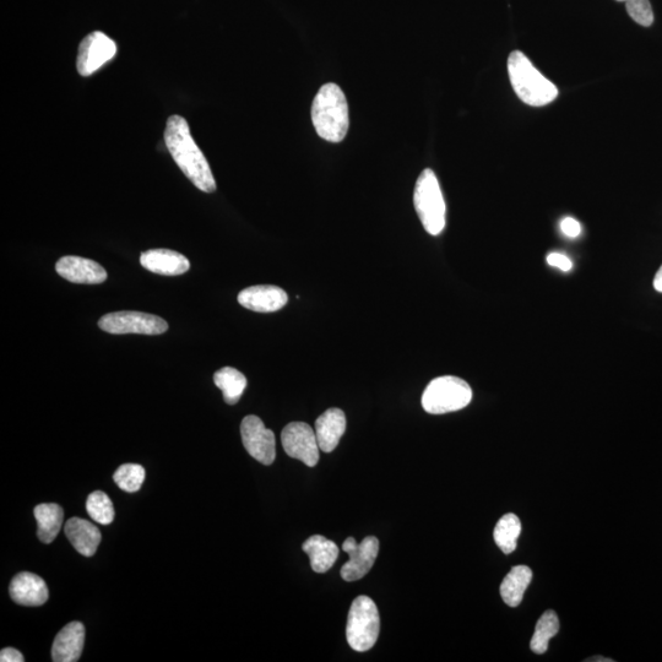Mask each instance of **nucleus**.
<instances>
[{
  "label": "nucleus",
  "instance_id": "obj_10",
  "mask_svg": "<svg viewBox=\"0 0 662 662\" xmlns=\"http://www.w3.org/2000/svg\"><path fill=\"white\" fill-rule=\"evenodd\" d=\"M241 436L244 448L255 460L264 465H271L276 458L275 434L265 427L259 417H244L241 423Z\"/></svg>",
  "mask_w": 662,
  "mask_h": 662
},
{
  "label": "nucleus",
  "instance_id": "obj_13",
  "mask_svg": "<svg viewBox=\"0 0 662 662\" xmlns=\"http://www.w3.org/2000/svg\"><path fill=\"white\" fill-rule=\"evenodd\" d=\"M56 270L74 284L97 285L107 280L106 270L94 260L68 255L58 260Z\"/></svg>",
  "mask_w": 662,
  "mask_h": 662
},
{
  "label": "nucleus",
  "instance_id": "obj_21",
  "mask_svg": "<svg viewBox=\"0 0 662 662\" xmlns=\"http://www.w3.org/2000/svg\"><path fill=\"white\" fill-rule=\"evenodd\" d=\"M533 580V571L526 566L514 567L507 574L501 585V595L509 607H518L522 604L526 589Z\"/></svg>",
  "mask_w": 662,
  "mask_h": 662
},
{
  "label": "nucleus",
  "instance_id": "obj_26",
  "mask_svg": "<svg viewBox=\"0 0 662 662\" xmlns=\"http://www.w3.org/2000/svg\"><path fill=\"white\" fill-rule=\"evenodd\" d=\"M145 480V469L139 464H124L113 475V481L124 492H138Z\"/></svg>",
  "mask_w": 662,
  "mask_h": 662
},
{
  "label": "nucleus",
  "instance_id": "obj_3",
  "mask_svg": "<svg viewBox=\"0 0 662 662\" xmlns=\"http://www.w3.org/2000/svg\"><path fill=\"white\" fill-rule=\"evenodd\" d=\"M508 74L515 94L526 105L544 107L558 97V89L534 67L523 52L509 54Z\"/></svg>",
  "mask_w": 662,
  "mask_h": 662
},
{
  "label": "nucleus",
  "instance_id": "obj_17",
  "mask_svg": "<svg viewBox=\"0 0 662 662\" xmlns=\"http://www.w3.org/2000/svg\"><path fill=\"white\" fill-rule=\"evenodd\" d=\"M70 544L80 555L92 557L101 544L102 536L96 525L80 518L69 519L64 526Z\"/></svg>",
  "mask_w": 662,
  "mask_h": 662
},
{
  "label": "nucleus",
  "instance_id": "obj_4",
  "mask_svg": "<svg viewBox=\"0 0 662 662\" xmlns=\"http://www.w3.org/2000/svg\"><path fill=\"white\" fill-rule=\"evenodd\" d=\"M414 205L425 230L432 236L441 235L446 227L447 206L438 178L430 168L417 179Z\"/></svg>",
  "mask_w": 662,
  "mask_h": 662
},
{
  "label": "nucleus",
  "instance_id": "obj_23",
  "mask_svg": "<svg viewBox=\"0 0 662 662\" xmlns=\"http://www.w3.org/2000/svg\"><path fill=\"white\" fill-rule=\"evenodd\" d=\"M520 534H522V523H520V519L517 515L509 513L499 519L493 536H495V541L499 550H502L506 555H510V553H513L515 548H517Z\"/></svg>",
  "mask_w": 662,
  "mask_h": 662
},
{
  "label": "nucleus",
  "instance_id": "obj_9",
  "mask_svg": "<svg viewBox=\"0 0 662 662\" xmlns=\"http://www.w3.org/2000/svg\"><path fill=\"white\" fill-rule=\"evenodd\" d=\"M117 46L115 41L96 31L85 37L79 46L77 69L81 77H90L111 59L115 58Z\"/></svg>",
  "mask_w": 662,
  "mask_h": 662
},
{
  "label": "nucleus",
  "instance_id": "obj_11",
  "mask_svg": "<svg viewBox=\"0 0 662 662\" xmlns=\"http://www.w3.org/2000/svg\"><path fill=\"white\" fill-rule=\"evenodd\" d=\"M343 550L349 553L350 560L341 568V577L346 582H356L370 573L379 553L377 537L368 536L361 544L354 537H349L343 544Z\"/></svg>",
  "mask_w": 662,
  "mask_h": 662
},
{
  "label": "nucleus",
  "instance_id": "obj_29",
  "mask_svg": "<svg viewBox=\"0 0 662 662\" xmlns=\"http://www.w3.org/2000/svg\"><path fill=\"white\" fill-rule=\"evenodd\" d=\"M561 230L564 235L571 238H577L580 235V232H582V227H580L579 222L573 219V217H566V219H563L561 222Z\"/></svg>",
  "mask_w": 662,
  "mask_h": 662
},
{
  "label": "nucleus",
  "instance_id": "obj_33",
  "mask_svg": "<svg viewBox=\"0 0 662 662\" xmlns=\"http://www.w3.org/2000/svg\"><path fill=\"white\" fill-rule=\"evenodd\" d=\"M617 2H624V3H627L628 0H617Z\"/></svg>",
  "mask_w": 662,
  "mask_h": 662
},
{
  "label": "nucleus",
  "instance_id": "obj_30",
  "mask_svg": "<svg viewBox=\"0 0 662 662\" xmlns=\"http://www.w3.org/2000/svg\"><path fill=\"white\" fill-rule=\"evenodd\" d=\"M0 661L2 662H24V655L14 648H5L0 651Z\"/></svg>",
  "mask_w": 662,
  "mask_h": 662
},
{
  "label": "nucleus",
  "instance_id": "obj_20",
  "mask_svg": "<svg viewBox=\"0 0 662 662\" xmlns=\"http://www.w3.org/2000/svg\"><path fill=\"white\" fill-rule=\"evenodd\" d=\"M37 520V536L43 544H52L62 530L64 510L56 503L39 504L34 509Z\"/></svg>",
  "mask_w": 662,
  "mask_h": 662
},
{
  "label": "nucleus",
  "instance_id": "obj_6",
  "mask_svg": "<svg viewBox=\"0 0 662 662\" xmlns=\"http://www.w3.org/2000/svg\"><path fill=\"white\" fill-rule=\"evenodd\" d=\"M472 390L463 379L439 377L427 385L422 395V408L428 414L443 415L459 411L471 403Z\"/></svg>",
  "mask_w": 662,
  "mask_h": 662
},
{
  "label": "nucleus",
  "instance_id": "obj_14",
  "mask_svg": "<svg viewBox=\"0 0 662 662\" xmlns=\"http://www.w3.org/2000/svg\"><path fill=\"white\" fill-rule=\"evenodd\" d=\"M9 593L15 604L27 607L45 605L50 596L45 580L29 572L15 575L10 583Z\"/></svg>",
  "mask_w": 662,
  "mask_h": 662
},
{
  "label": "nucleus",
  "instance_id": "obj_2",
  "mask_svg": "<svg viewBox=\"0 0 662 662\" xmlns=\"http://www.w3.org/2000/svg\"><path fill=\"white\" fill-rule=\"evenodd\" d=\"M313 126L320 138L341 143L350 127L349 105L344 91L334 83L320 88L312 107Z\"/></svg>",
  "mask_w": 662,
  "mask_h": 662
},
{
  "label": "nucleus",
  "instance_id": "obj_24",
  "mask_svg": "<svg viewBox=\"0 0 662 662\" xmlns=\"http://www.w3.org/2000/svg\"><path fill=\"white\" fill-rule=\"evenodd\" d=\"M560 632V620L555 611H546L536 623L535 633L530 648L535 654H545L550 640Z\"/></svg>",
  "mask_w": 662,
  "mask_h": 662
},
{
  "label": "nucleus",
  "instance_id": "obj_5",
  "mask_svg": "<svg viewBox=\"0 0 662 662\" xmlns=\"http://www.w3.org/2000/svg\"><path fill=\"white\" fill-rule=\"evenodd\" d=\"M381 632V618L377 605L368 596H358L352 602L347 618V643L355 651L365 653L377 643Z\"/></svg>",
  "mask_w": 662,
  "mask_h": 662
},
{
  "label": "nucleus",
  "instance_id": "obj_12",
  "mask_svg": "<svg viewBox=\"0 0 662 662\" xmlns=\"http://www.w3.org/2000/svg\"><path fill=\"white\" fill-rule=\"evenodd\" d=\"M289 302L287 293L278 286L258 285L244 289L238 295V303L249 311L271 313L280 311Z\"/></svg>",
  "mask_w": 662,
  "mask_h": 662
},
{
  "label": "nucleus",
  "instance_id": "obj_28",
  "mask_svg": "<svg viewBox=\"0 0 662 662\" xmlns=\"http://www.w3.org/2000/svg\"><path fill=\"white\" fill-rule=\"evenodd\" d=\"M547 263L548 265H551V267H555L562 271H569L573 268L572 260L569 259L567 255L561 253H551L548 255Z\"/></svg>",
  "mask_w": 662,
  "mask_h": 662
},
{
  "label": "nucleus",
  "instance_id": "obj_19",
  "mask_svg": "<svg viewBox=\"0 0 662 662\" xmlns=\"http://www.w3.org/2000/svg\"><path fill=\"white\" fill-rule=\"evenodd\" d=\"M302 548L307 553L311 567L316 573H327L339 557L338 545L320 535L309 537Z\"/></svg>",
  "mask_w": 662,
  "mask_h": 662
},
{
  "label": "nucleus",
  "instance_id": "obj_1",
  "mask_svg": "<svg viewBox=\"0 0 662 662\" xmlns=\"http://www.w3.org/2000/svg\"><path fill=\"white\" fill-rule=\"evenodd\" d=\"M164 138L173 160L189 181L202 192H215L213 172L203 151L195 144L186 119L181 116L168 118Z\"/></svg>",
  "mask_w": 662,
  "mask_h": 662
},
{
  "label": "nucleus",
  "instance_id": "obj_22",
  "mask_svg": "<svg viewBox=\"0 0 662 662\" xmlns=\"http://www.w3.org/2000/svg\"><path fill=\"white\" fill-rule=\"evenodd\" d=\"M214 383L224 394V399L229 405H236L242 398L244 389L247 388V378L232 367H224L217 371Z\"/></svg>",
  "mask_w": 662,
  "mask_h": 662
},
{
  "label": "nucleus",
  "instance_id": "obj_32",
  "mask_svg": "<svg viewBox=\"0 0 662 662\" xmlns=\"http://www.w3.org/2000/svg\"><path fill=\"white\" fill-rule=\"evenodd\" d=\"M585 661H589V662H600V661L612 662L613 660L607 659V658H602V656H594V658H591V659H588V660H585Z\"/></svg>",
  "mask_w": 662,
  "mask_h": 662
},
{
  "label": "nucleus",
  "instance_id": "obj_27",
  "mask_svg": "<svg viewBox=\"0 0 662 662\" xmlns=\"http://www.w3.org/2000/svg\"><path fill=\"white\" fill-rule=\"evenodd\" d=\"M627 13L637 24L649 27L654 23V12L650 0H628Z\"/></svg>",
  "mask_w": 662,
  "mask_h": 662
},
{
  "label": "nucleus",
  "instance_id": "obj_15",
  "mask_svg": "<svg viewBox=\"0 0 662 662\" xmlns=\"http://www.w3.org/2000/svg\"><path fill=\"white\" fill-rule=\"evenodd\" d=\"M141 267L151 273L177 276L187 273L191 263L183 254L170 249H151L140 255Z\"/></svg>",
  "mask_w": 662,
  "mask_h": 662
},
{
  "label": "nucleus",
  "instance_id": "obj_31",
  "mask_svg": "<svg viewBox=\"0 0 662 662\" xmlns=\"http://www.w3.org/2000/svg\"><path fill=\"white\" fill-rule=\"evenodd\" d=\"M654 289L662 293V265L661 268L658 270V273H656L655 275Z\"/></svg>",
  "mask_w": 662,
  "mask_h": 662
},
{
  "label": "nucleus",
  "instance_id": "obj_7",
  "mask_svg": "<svg viewBox=\"0 0 662 662\" xmlns=\"http://www.w3.org/2000/svg\"><path fill=\"white\" fill-rule=\"evenodd\" d=\"M99 327L115 335L141 334L161 335L166 333L165 319L143 312L122 311L108 313L100 319Z\"/></svg>",
  "mask_w": 662,
  "mask_h": 662
},
{
  "label": "nucleus",
  "instance_id": "obj_25",
  "mask_svg": "<svg viewBox=\"0 0 662 662\" xmlns=\"http://www.w3.org/2000/svg\"><path fill=\"white\" fill-rule=\"evenodd\" d=\"M86 510L94 522L102 525H110L115 519V508H113L112 501L102 491L91 493L86 501Z\"/></svg>",
  "mask_w": 662,
  "mask_h": 662
},
{
  "label": "nucleus",
  "instance_id": "obj_18",
  "mask_svg": "<svg viewBox=\"0 0 662 662\" xmlns=\"http://www.w3.org/2000/svg\"><path fill=\"white\" fill-rule=\"evenodd\" d=\"M316 434L320 450L331 453L338 447L346 431V416L343 410L329 409L316 421Z\"/></svg>",
  "mask_w": 662,
  "mask_h": 662
},
{
  "label": "nucleus",
  "instance_id": "obj_8",
  "mask_svg": "<svg viewBox=\"0 0 662 662\" xmlns=\"http://www.w3.org/2000/svg\"><path fill=\"white\" fill-rule=\"evenodd\" d=\"M282 447L289 457L301 460L313 468L319 461V444L316 431L305 422H291L281 433Z\"/></svg>",
  "mask_w": 662,
  "mask_h": 662
},
{
  "label": "nucleus",
  "instance_id": "obj_16",
  "mask_svg": "<svg viewBox=\"0 0 662 662\" xmlns=\"http://www.w3.org/2000/svg\"><path fill=\"white\" fill-rule=\"evenodd\" d=\"M85 643V628L80 622L67 624L54 639L52 660L54 662H75L83 653Z\"/></svg>",
  "mask_w": 662,
  "mask_h": 662
}]
</instances>
